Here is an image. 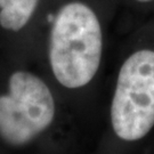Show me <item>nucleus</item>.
I'll use <instances>...</instances> for the list:
<instances>
[{
  "label": "nucleus",
  "mask_w": 154,
  "mask_h": 154,
  "mask_svg": "<svg viewBox=\"0 0 154 154\" xmlns=\"http://www.w3.org/2000/svg\"><path fill=\"white\" fill-rule=\"evenodd\" d=\"M103 39L98 18L88 6L70 2L56 17L49 44L51 70L66 88L91 81L102 58Z\"/></svg>",
  "instance_id": "obj_1"
},
{
  "label": "nucleus",
  "mask_w": 154,
  "mask_h": 154,
  "mask_svg": "<svg viewBox=\"0 0 154 154\" xmlns=\"http://www.w3.org/2000/svg\"><path fill=\"white\" fill-rule=\"evenodd\" d=\"M111 121L116 136L127 142L143 138L154 126V51H136L121 66Z\"/></svg>",
  "instance_id": "obj_2"
},
{
  "label": "nucleus",
  "mask_w": 154,
  "mask_h": 154,
  "mask_svg": "<svg viewBox=\"0 0 154 154\" xmlns=\"http://www.w3.org/2000/svg\"><path fill=\"white\" fill-rule=\"evenodd\" d=\"M55 116V102L46 83L32 73L18 71L9 78V93L0 96V136L22 146L46 130Z\"/></svg>",
  "instance_id": "obj_3"
},
{
  "label": "nucleus",
  "mask_w": 154,
  "mask_h": 154,
  "mask_svg": "<svg viewBox=\"0 0 154 154\" xmlns=\"http://www.w3.org/2000/svg\"><path fill=\"white\" fill-rule=\"evenodd\" d=\"M39 0H0V25L20 31L29 22Z\"/></svg>",
  "instance_id": "obj_4"
},
{
  "label": "nucleus",
  "mask_w": 154,
  "mask_h": 154,
  "mask_svg": "<svg viewBox=\"0 0 154 154\" xmlns=\"http://www.w3.org/2000/svg\"><path fill=\"white\" fill-rule=\"evenodd\" d=\"M139 2H149V1H152V0H137Z\"/></svg>",
  "instance_id": "obj_5"
}]
</instances>
